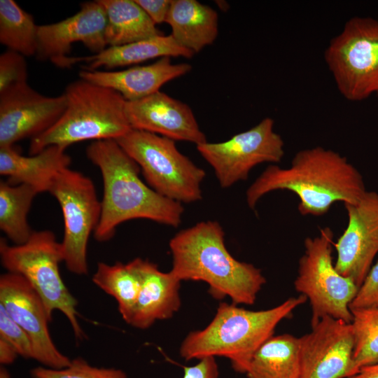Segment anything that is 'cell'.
Instances as JSON below:
<instances>
[{
	"instance_id": "1",
	"label": "cell",
	"mask_w": 378,
	"mask_h": 378,
	"mask_svg": "<svg viewBox=\"0 0 378 378\" xmlns=\"http://www.w3.org/2000/svg\"><path fill=\"white\" fill-rule=\"evenodd\" d=\"M275 190L293 192L300 214L315 216L326 214L335 202L355 203L366 192L362 175L346 158L321 146L298 151L289 167L268 166L248 188V206L254 209Z\"/></svg>"
},
{
	"instance_id": "2",
	"label": "cell",
	"mask_w": 378,
	"mask_h": 378,
	"mask_svg": "<svg viewBox=\"0 0 378 378\" xmlns=\"http://www.w3.org/2000/svg\"><path fill=\"white\" fill-rule=\"evenodd\" d=\"M87 158L100 170L103 181L102 213L94 232L98 241L115 235L117 227L132 219H147L174 227L182 220V204L155 192L140 178L141 169L114 139L94 141Z\"/></svg>"
},
{
	"instance_id": "3",
	"label": "cell",
	"mask_w": 378,
	"mask_h": 378,
	"mask_svg": "<svg viewBox=\"0 0 378 378\" xmlns=\"http://www.w3.org/2000/svg\"><path fill=\"white\" fill-rule=\"evenodd\" d=\"M169 246L170 271L181 281L205 282L215 299L228 297L232 303L251 305L266 283L259 268L231 255L217 221H202L181 230L170 239Z\"/></svg>"
},
{
	"instance_id": "4",
	"label": "cell",
	"mask_w": 378,
	"mask_h": 378,
	"mask_svg": "<svg viewBox=\"0 0 378 378\" xmlns=\"http://www.w3.org/2000/svg\"><path fill=\"white\" fill-rule=\"evenodd\" d=\"M301 295L265 310L253 311L238 304L220 302L211 321L203 329L188 333L180 346L186 360L225 357L233 370L246 373L255 353L270 338L284 319L307 301Z\"/></svg>"
},
{
	"instance_id": "5",
	"label": "cell",
	"mask_w": 378,
	"mask_h": 378,
	"mask_svg": "<svg viewBox=\"0 0 378 378\" xmlns=\"http://www.w3.org/2000/svg\"><path fill=\"white\" fill-rule=\"evenodd\" d=\"M64 94V112L50 129L30 140V155L50 146L66 148L86 140H115L132 129L126 100L119 92L80 78L70 83Z\"/></svg>"
},
{
	"instance_id": "6",
	"label": "cell",
	"mask_w": 378,
	"mask_h": 378,
	"mask_svg": "<svg viewBox=\"0 0 378 378\" xmlns=\"http://www.w3.org/2000/svg\"><path fill=\"white\" fill-rule=\"evenodd\" d=\"M2 266L11 273L24 277L42 300L50 320L52 312L60 311L68 319L75 337L83 340L77 311L78 301L64 284L59 272L64 262L61 242L50 230L34 231L29 239L20 245H9L0 239Z\"/></svg>"
},
{
	"instance_id": "7",
	"label": "cell",
	"mask_w": 378,
	"mask_h": 378,
	"mask_svg": "<svg viewBox=\"0 0 378 378\" xmlns=\"http://www.w3.org/2000/svg\"><path fill=\"white\" fill-rule=\"evenodd\" d=\"M115 141L158 194L181 204L202 200L206 172L178 150L175 141L133 129Z\"/></svg>"
},
{
	"instance_id": "8",
	"label": "cell",
	"mask_w": 378,
	"mask_h": 378,
	"mask_svg": "<svg viewBox=\"0 0 378 378\" xmlns=\"http://www.w3.org/2000/svg\"><path fill=\"white\" fill-rule=\"evenodd\" d=\"M333 237L329 227L321 228L318 236L307 237L299 260L294 286L309 301L312 326L325 316L349 323L352 320L349 305L358 287L337 271L332 260Z\"/></svg>"
},
{
	"instance_id": "9",
	"label": "cell",
	"mask_w": 378,
	"mask_h": 378,
	"mask_svg": "<svg viewBox=\"0 0 378 378\" xmlns=\"http://www.w3.org/2000/svg\"><path fill=\"white\" fill-rule=\"evenodd\" d=\"M324 58L346 99H368L378 87V20L354 17L347 20L329 43Z\"/></svg>"
},
{
	"instance_id": "10",
	"label": "cell",
	"mask_w": 378,
	"mask_h": 378,
	"mask_svg": "<svg viewBox=\"0 0 378 378\" xmlns=\"http://www.w3.org/2000/svg\"><path fill=\"white\" fill-rule=\"evenodd\" d=\"M48 192L57 200L62 212L64 228L61 245L66 267L75 274H88V241L102 213L94 183L82 173L66 168L52 179Z\"/></svg>"
},
{
	"instance_id": "11",
	"label": "cell",
	"mask_w": 378,
	"mask_h": 378,
	"mask_svg": "<svg viewBox=\"0 0 378 378\" xmlns=\"http://www.w3.org/2000/svg\"><path fill=\"white\" fill-rule=\"evenodd\" d=\"M284 146L282 137L274 130V120L267 117L227 141H206L196 148L213 168L220 187L228 188L246 180L257 165L280 162L284 155Z\"/></svg>"
},
{
	"instance_id": "12",
	"label": "cell",
	"mask_w": 378,
	"mask_h": 378,
	"mask_svg": "<svg viewBox=\"0 0 378 378\" xmlns=\"http://www.w3.org/2000/svg\"><path fill=\"white\" fill-rule=\"evenodd\" d=\"M0 304L29 337L33 359L52 369L70 365L71 360L57 349L50 337V320L42 300L24 277L8 272L1 275Z\"/></svg>"
},
{
	"instance_id": "13",
	"label": "cell",
	"mask_w": 378,
	"mask_h": 378,
	"mask_svg": "<svg viewBox=\"0 0 378 378\" xmlns=\"http://www.w3.org/2000/svg\"><path fill=\"white\" fill-rule=\"evenodd\" d=\"M106 15L97 1L80 4V10L58 22L38 25V46L36 56L48 60L60 68L76 64L75 57L69 56L72 44L82 43L94 54L105 50Z\"/></svg>"
},
{
	"instance_id": "14",
	"label": "cell",
	"mask_w": 378,
	"mask_h": 378,
	"mask_svg": "<svg viewBox=\"0 0 378 378\" xmlns=\"http://www.w3.org/2000/svg\"><path fill=\"white\" fill-rule=\"evenodd\" d=\"M344 207L348 223L333 244L335 267L359 288L378 253V192L366 190L356 202Z\"/></svg>"
},
{
	"instance_id": "15",
	"label": "cell",
	"mask_w": 378,
	"mask_h": 378,
	"mask_svg": "<svg viewBox=\"0 0 378 378\" xmlns=\"http://www.w3.org/2000/svg\"><path fill=\"white\" fill-rule=\"evenodd\" d=\"M299 337L301 378L351 376L354 340L351 323L325 316Z\"/></svg>"
},
{
	"instance_id": "16",
	"label": "cell",
	"mask_w": 378,
	"mask_h": 378,
	"mask_svg": "<svg viewBox=\"0 0 378 378\" xmlns=\"http://www.w3.org/2000/svg\"><path fill=\"white\" fill-rule=\"evenodd\" d=\"M66 107L64 94L45 96L28 83L0 93V147L12 146L50 129Z\"/></svg>"
},
{
	"instance_id": "17",
	"label": "cell",
	"mask_w": 378,
	"mask_h": 378,
	"mask_svg": "<svg viewBox=\"0 0 378 378\" xmlns=\"http://www.w3.org/2000/svg\"><path fill=\"white\" fill-rule=\"evenodd\" d=\"M125 114L133 130L196 146L207 141L191 108L163 92L136 101H126Z\"/></svg>"
},
{
	"instance_id": "18",
	"label": "cell",
	"mask_w": 378,
	"mask_h": 378,
	"mask_svg": "<svg viewBox=\"0 0 378 378\" xmlns=\"http://www.w3.org/2000/svg\"><path fill=\"white\" fill-rule=\"evenodd\" d=\"M192 69L188 63L174 64L170 57L159 58L148 65L120 71L82 69L79 77L97 85L119 92L126 101H136L160 91V88Z\"/></svg>"
},
{
	"instance_id": "19",
	"label": "cell",
	"mask_w": 378,
	"mask_h": 378,
	"mask_svg": "<svg viewBox=\"0 0 378 378\" xmlns=\"http://www.w3.org/2000/svg\"><path fill=\"white\" fill-rule=\"evenodd\" d=\"M181 281L171 271H160L147 261L144 281L127 324L146 329L155 322L172 318L181 307Z\"/></svg>"
},
{
	"instance_id": "20",
	"label": "cell",
	"mask_w": 378,
	"mask_h": 378,
	"mask_svg": "<svg viewBox=\"0 0 378 378\" xmlns=\"http://www.w3.org/2000/svg\"><path fill=\"white\" fill-rule=\"evenodd\" d=\"M71 157L66 148L48 146L41 152L24 156L12 146L0 147V174L13 185L28 184L40 192H48L52 179L62 170L69 168Z\"/></svg>"
},
{
	"instance_id": "21",
	"label": "cell",
	"mask_w": 378,
	"mask_h": 378,
	"mask_svg": "<svg viewBox=\"0 0 378 378\" xmlns=\"http://www.w3.org/2000/svg\"><path fill=\"white\" fill-rule=\"evenodd\" d=\"M166 22L176 42L194 54L212 44L218 33L217 12L196 0H172Z\"/></svg>"
},
{
	"instance_id": "22",
	"label": "cell",
	"mask_w": 378,
	"mask_h": 378,
	"mask_svg": "<svg viewBox=\"0 0 378 378\" xmlns=\"http://www.w3.org/2000/svg\"><path fill=\"white\" fill-rule=\"evenodd\" d=\"M194 53L181 46L170 35H160L153 38L106 48L98 54L76 57V64L84 62L83 69L97 70L100 67L113 69L137 64L148 59L164 57L191 58Z\"/></svg>"
},
{
	"instance_id": "23",
	"label": "cell",
	"mask_w": 378,
	"mask_h": 378,
	"mask_svg": "<svg viewBox=\"0 0 378 378\" xmlns=\"http://www.w3.org/2000/svg\"><path fill=\"white\" fill-rule=\"evenodd\" d=\"M106 15L105 41L120 46L153 38L163 33L135 0H98Z\"/></svg>"
},
{
	"instance_id": "24",
	"label": "cell",
	"mask_w": 378,
	"mask_h": 378,
	"mask_svg": "<svg viewBox=\"0 0 378 378\" xmlns=\"http://www.w3.org/2000/svg\"><path fill=\"white\" fill-rule=\"evenodd\" d=\"M147 261L136 258L126 264L100 262L92 276V282L117 301L118 311L126 323L141 290Z\"/></svg>"
},
{
	"instance_id": "25",
	"label": "cell",
	"mask_w": 378,
	"mask_h": 378,
	"mask_svg": "<svg viewBox=\"0 0 378 378\" xmlns=\"http://www.w3.org/2000/svg\"><path fill=\"white\" fill-rule=\"evenodd\" d=\"M247 378H301L299 337L272 336L255 353Z\"/></svg>"
},
{
	"instance_id": "26",
	"label": "cell",
	"mask_w": 378,
	"mask_h": 378,
	"mask_svg": "<svg viewBox=\"0 0 378 378\" xmlns=\"http://www.w3.org/2000/svg\"><path fill=\"white\" fill-rule=\"evenodd\" d=\"M38 193L39 190L31 185L0 182V229L15 245L25 243L34 232L27 215Z\"/></svg>"
},
{
	"instance_id": "27",
	"label": "cell",
	"mask_w": 378,
	"mask_h": 378,
	"mask_svg": "<svg viewBox=\"0 0 378 378\" xmlns=\"http://www.w3.org/2000/svg\"><path fill=\"white\" fill-rule=\"evenodd\" d=\"M38 25L13 0L0 1V43L24 57L36 55Z\"/></svg>"
},
{
	"instance_id": "28",
	"label": "cell",
	"mask_w": 378,
	"mask_h": 378,
	"mask_svg": "<svg viewBox=\"0 0 378 378\" xmlns=\"http://www.w3.org/2000/svg\"><path fill=\"white\" fill-rule=\"evenodd\" d=\"M351 312L354 340L353 376L362 367L378 361V308L353 309Z\"/></svg>"
},
{
	"instance_id": "29",
	"label": "cell",
	"mask_w": 378,
	"mask_h": 378,
	"mask_svg": "<svg viewBox=\"0 0 378 378\" xmlns=\"http://www.w3.org/2000/svg\"><path fill=\"white\" fill-rule=\"evenodd\" d=\"M30 375L32 378H127L120 369L94 367L80 357L71 360L70 365L62 369L34 368Z\"/></svg>"
},
{
	"instance_id": "30",
	"label": "cell",
	"mask_w": 378,
	"mask_h": 378,
	"mask_svg": "<svg viewBox=\"0 0 378 378\" xmlns=\"http://www.w3.org/2000/svg\"><path fill=\"white\" fill-rule=\"evenodd\" d=\"M27 65L24 56L8 50L0 55V93L27 83Z\"/></svg>"
},
{
	"instance_id": "31",
	"label": "cell",
	"mask_w": 378,
	"mask_h": 378,
	"mask_svg": "<svg viewBox=\"0 0 378 378\" xmlns=\"http://www.w3.org/2000/svg\"><path fill=\"white\" fill-rule=\"evenodd\" d=\"M0 337L6 340L24 358H34L32 344L25 331L0 304Z\"/></svg>"
},
{
	"instance_id": "32",
	"label": "cell",
	"mask_w": 378,
	"mask_h": 378,
	"mask_svg": "<svg viewBox=\"0 0 378 378\" xmlns=\"http://www.w3.org/2000/svg\"><path fill=\"white\" fill-rule=\"evenodd\" d=\"M378 308V261L371 267L354 300L350 310Z\"/></svg>"
},
{
	"instance_id": "33",
	"label": "cell",
	"mask_w": 378,
	"mask_h": 378,
	"mask_svg": "<svg viewBox=\"0 0 378 378\" xmlns=\"http://www.w3.org/2000/svg\"><path fill=\"white\" fill-rule=\"evenodd\" d=\"M219 369L214 357L200 359L194 365L183 368V378H218Z\"/></svg>"
},
{
	"instance_id": "34",
	"label": "cell",
	"mask_w": 378,
	"mask_h": 378,
	"mask_svg": "<svg viewBox=\"0 0 378 378\" xmlns=\"http://www.w3.org/2000/svg\"><path fill=\"white\" fill-rule=\"evenodd\" d=\"M153 22H166L172 0H135Z\"/></svg>"
},
{
	"instance_id": "35",
	"label": "cell",
	"mask_w": 378,
	"mask_h": 378,
	"mask_svg": "<svg viewBox=\"0 0 378 378\" xmlns=\"http://www.w3.org/2000/svg\"><path fill=\"white\" fill-rule=\"evenodd\" d=\"M15 349L6 340L0 337V363L2 365H10L18 358Z\"/></svg>"
},
{
	"instance_id": "36",
	"label": "cell",
	"mask_w": 378,
	"mask_h": 378,
	"mask_svg": "<svg viewBox=\"0 0 378 378\" xmlns=\"http://www.w3.org/2000/svg\"><path fill=\"white\" fill-rule=\"evenodd\" d=\"M348 378H378V361L362 367L356 374Z\"/></svg>"
},
{
	"instance_id": "37",
	"label": "cell",
	"mask_w": 378,
	"mask_h": 378,
	"mask_svg": "<svg viewBox=\"0 0 378 378\" xmlns=\"http://www.w3.org/2000/svg\"><path fill=\"white\" fill-rule=\"evenodd\" d=\"M0 378H11L8 371L4 367L0 368Z\"/></svg>"
},
{
	"instance_id": "38",
	"label": "cell",
	"mask_w": 378,
	"mask_h": 378,
	"mask_svg": "<svg viewBox=\"0 0 378 378\" xmlns=\"http://www.w3.org/2000/svg\"><path fill=\"white\" fill-rule=\"evenodd\" d=\"M375 94L378 96V87H377V88L376 90Z\"/></svg>"
}]
</instances>
